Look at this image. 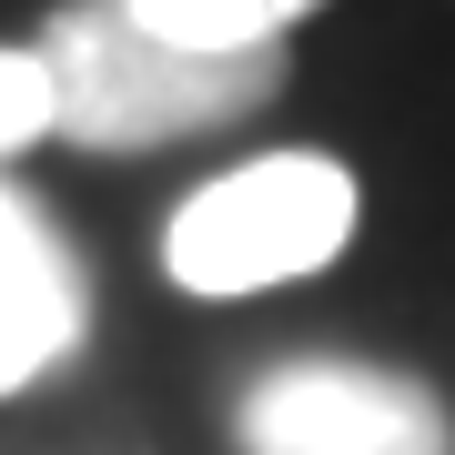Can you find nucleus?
I'll list each match as a JSON object with an SVG mask.
<instances>
[{"instance_id":"obj_1","label":"nucleus","mask_w":455,"mask_h":455,"mask_svg":"<svg viewBox=\"0 0 455 455\" xmlns=\"http://www.w3.org/2000/svg\"><path fill=\"white\" fill-rule=\"evenodd\" d=\"M51 61V132L82 152H152L182 132H223L283 92V51H193L122 0H71L41 20Z\"/></svg>"},{"instance_id":"obj_2","label":"nucleus","mask_w":455,"mask_h":455,"mask_svg":"<svg viewBox=\"0 0 455 455\" xmlns=\"http://www.w3.org/2000/svg\"><path fill=\"white\" fill-rule=\"evenodd\" d=\"M355 243V172L334 152H263L172 212L163 263L182 293H274Z\"/></svg>"},{"instance_id":"obj_3","label":"nucleus","mask_w":455,"mask_h":455,"mask_svg":"<svg viewBox=\"0 0 455 455\" xmlns=\"http://www.w3.org/2000/svg\"><path fill=\"white\" fill-rule=\"evenodd\" d=\"M243 455H455V425L425 374L293 355L243 385Z\"/></svg>"},{"instance_id":"obj_4","label":"nucleus","mask_w":455,"mask_h":455,"mask_svg":"<svg viewBox=\"0 0 455 455\" xmlns=\"http://www.w3.org/2000/svg\"><path fill=\"white\" fill-rule=\"evenodd\" d=\"M0 293L92 324V274H82V253H71V233L51 223L31 193H11V182H0Z\"/></svg>"},{"instance_id":"obj_5","label":"nucleus","mask_w":455,"mask_h":455,"mask_svg":"<svg viewBox=\"0 0 455 455\" xmlns=\"http://www.w3.org/2000/svg\"><path fill=\"white\" fill-rule=\"evenodd\" d=\"M122 11L193 41V51H283V31L304 11H324V0H122Z\"/></svg>"},{"instance_id":"obj_6","label":"nucleus","mask_w":455,"mask_h":455,"mask_svg":"<svg viewBox=\"0 0 455 455\" xmlns=\"http://www.w3.org/2000/svg\"><path fill=\"white\" fill-rule=\"evenodd\" d=\"M71 344H82V314H51V304L0 293V395H20L31 374L71 364Z\"/></svg>"},{"instance_id":"obj_7","label":"nucleus","mask_w":455,"mask_h":455,"mask_svg":"<svg viewBox=\"0 0 455 455\" xmlns=\"http://www.w3.org/2000/svg\"><path fill=\"white\" fill-rule=\"evenodd\" d=\"M51 132V61L41 51H0V163Z\"/></svg>"}]
</instances>
